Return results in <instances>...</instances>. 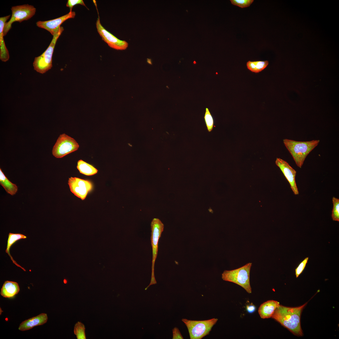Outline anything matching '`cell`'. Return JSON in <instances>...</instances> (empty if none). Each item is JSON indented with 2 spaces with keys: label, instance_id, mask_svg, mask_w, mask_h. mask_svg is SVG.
<instances>
[{
  "label": "cell",
  "instance_id": "10",
  "mask_svg": "<svg viewBox=\"0 0 339 339\" xmlns=\"http://www.w3.org/2000/svg\"><path fill=\"white\" fill-rule=\"evenodd\" d=\"M68 184L71 192L82 200L85 198L92 189V185L90 181L75 177L69 178Z\"/></svg>",
  "mask_w": 339,
  "mask_h": 339
},
{
  "label": "cell",
  "instance_id": "22",
  "mask_svg": "<svg viewBox=\"0 0 339 339\" xmlns=\"http://www.w3.org/2000/svg\"><path fill=\"white\" fill-rule=\"evenodd\" d=\"M204 118L207 130L211 132L214 126V120L209 109L207 108H206Z\"/></svg>",
  "mask_w": 339,
  "mask_h": 339
},
{
  "label": "cell",
  "instance_id": "13",
  "mask_svg": "<svg viewBox=\"0 0 339 339\" xmlns=\"http://www.w3.org/2000/svg\"><path fill=\"white\" fill-rule=\"evenodd\" d=\"M47 319L48 317L46 314L41 313L37 316L22 322L20 324L19 329L22 331L30 330L35 326L45 324L46 322Z\"/></svg>",
  "mask_w": 339,
  "mask_h": 339
},
{
  "label": "cell",
  "instance_id": "17",
  "mask_svg": "<svg viewBox=\"0 0 339 339\" xmlns=\"http://www.w3.org/2000/svg\"><path fill=\"white\" fill-rule=\"evenodd\" d=\"M27 238V237L24 235L20 234H13L9 233L7 241V248L6 250V252L7 253L10 257L13 262L17 266L22 268L24 271H25V270L18 264L13 259L10 253V250L12 245L17 241L22 239H24Z\"/></svg>",
  "mask_w": 339,
  "mask_h": 339
},
{
  "label": "cell",
  "instance_id": "28",
  "mask_svg": "<svg viewBox=\"0 0 339 339\" xmlns=\"http://www.w3.org/2000/svg\"><path fill=\"white\" fill-rule=\"evenodd\" d=\"M246 308L247 312L250 313H253L256 309L255 306L252 304L247 305Z\"/></svg>",
  "mask_w": 339,
  "mask_h": 339
},
{
  "label": "cell",
  "instance_id": "9",
  "mask_svg": "<svg viewBox=\"0 0 339 339\" xmlns=\"http://www.w3.org/2000/svg\"><path fill=\"white\" fill-rule=\"evenodd\" d=\"M96 25L98 32L102 40L110 47L120 50H125L128 47V44L127 42L118 39L103 27L99 18L97 19Z\"/></svg>",
  "mask_w": 339,
  "mask_h": 339
},
{
  "label": "cell",
  "instance_id": "23",
  "mask_svg": "<svg viewBox=\"0 0 339 339\" xmlns=\"http://www.w3.org/2000/svg\"><path fill=\"white\" fill-rule=\"evenodd\" d=\"M333 207L331 217L333 221H339V199L335 197L332 198Z\"/></svg>",
  "mask_w": 339,
  "mask_h": 339
},
{
  "label": "cell",
  "instance_id": "8",
  "mask_svg": "<svg viewBox=\"0 0 339 339\" xmlns=\"http://www.w3.org/2000/svg\"><path fill=\"white\" fill-rule=\"evenodd\" d=\"M79 145L73 138L65 133L58 137L53 146L52 153L57 158L63 157L77 150Z\"/></svg>",
  "mask_w": 339,
  "mask_h": 339
},
{
  "label": "cell",
  "instance_id": "1",
  "mask_svg": "<svg viewBox=\"0 0 339 339\" xmlns=\"http://www.w3.org/2000/svg\"><path fill=\"white\" fill-rule=\"evenodd\" d=\"M298 307H290L280 305L272 318L295 335L302 336L303 333L300 324L302 312L307 304Z\"/></svg>",
  "mask_w": 339,
  "mask_h": 339
},
{
  "label": "cell",
  "instance_id": "21",
  "mask_svg": "<svg viewBox=\"0 0 339 339\" xmlns=\"http://www.w3.org/2000/svg\"><path fill=\"white\" fill-rule=\"evenodd\" d=\"M85 328L84 325L78 322L75 325L74 332L78 339H85Z\"/></svg>",
  "mask_w": 339,
  "mask_h": 339
},
{
  "label": "cell",
  "instance_id": "7",
  "mask_svg": "<svg viewBox=\"0 0 339 339\" xmlns=\"http://www.w3.org/2000/svg\"><path fill=\"white\" fill-rule=\"evenodd\" d=\"M151 226L152 231L151 240L153 252L151 278L150 284L145 288V290H146L151 285L157 283L154 274V264L157 255L159 240L164 228L163 224L159 219L157 218L153 219Z\"/></svg>",
  "mask_w": 339,
  "mask_h": 339
},
{
  "label": "cell",
  "instance_id": "14",
  "mask_svg": "<svg viewBox=\"0 0 339 339\" xmlns=\"http://www.w3.org/2000/svg\"><path fill=\"white\" fill-rule=\"evenodd\" d=\"M279 303L274 300H269L262 304L260 306L258 312L262 319L272 317L276 309L279 306Z\"/></svg>",
  "mask_w": 339,
  "mask_h": 339
},
{
  "label": "cell",
  "instance_id": "11",
  "mask_svg": "<svg viewBox=\"0 0 339 339\" xmlns=\"http://www.w3.org/2000/svg\"><path fill=\"white\" fill-rule=\"evenodd\" d=\"M76 14L75 12L70 11L68 13L61 17L45 21H38L36 23L37 27L46 30L53 36L59 30L61 25L67 20L73 18Z\"/></svg>",
  "mask_w": 339,
  "mask_h": 339
},
{
  "label": "cell",
  "instance_id": "27",
  "mask_svg": "<svg viewBox=\"0 0 339 339\" xmlns=\"http://www.w3.org/2000/svg\"><path fill=\"white\" fill-rule=\"evenodd\" d=\"M173 339H183L179 329L177 327H175L172 330Z\"/></svg>",
  "mask_w": 339,
  "mask_h": 339
},
{
  "label": "cell",
  "instance_id": "25",
  "mask_svg": "<svg viewBox=\"0 0 339 339\" xmlns=\"http://www.w3.org/2000/svg\"><path fill=\"white\" fill-rule=\"evenodd\" d=\"M308 259L309 257L305 258L301 262L295 269V275L296 278H297L299 276L304 269Z\"/></svg>",
  "mask_w": 339,
  "mask_h": 339
},
{
  "label": "cell",
  "instance_id": "20",
  "mask_svg": "<svg viewBox=\"0 0 339 339\" xmlns=\"http://www.w3.org/2000/svg\"><path fill=\"white\" fill-rule=\"evenodd\" d=\"M269 63L267 61H248L246 64L248 69L252 72L258 73L264 69Z\"/></svg>",
  "mask_w": 339,
  "mask_h": 339
},
{
  "label": "cell",
  "instance_id": "15",
  "mask_svg": "<svg viewBox=\"0 0 339 339\" xmlns=\"http://www.w3.org/2000/svg\"><path fill=\"white\" fill-rule=\"evenodd\" d=\"M10 16L9 15L0 18V59L3 62H7L9 58V52L4 40L3 31L5 24Z\"/></svg>",
  "mask_w": 339,
  "mask_h": 339
},
{
  "label": "cell",
  "instance_id": "18",
  "mask_svg": "<svg viewBox=\"0 0 339 339\" xmlns=\"http://www.w3.org/2000/svg\"><path fill=\"white\" fill-rule=\"evenodd\" d=\"M0 184L6 192L11 195H14L17 192L18 187L17 185L8 180L1 169H0Z\"/></svg>",
  "mask_w": 339,
  "mask_h": 339
},
{
  "label": "cell",
  "instance_id": "2",
  "mask_svg": "<svg viewBox=\"0 0 339 339\" xmlns=\"http://www.w3.org/2000/svg\"><path fill=\"white\" fill-rule=\"evenodd\" d=\"M320 140L297 141L285 139L283 143L292 156L297 165L301 168L306 157L316 147Z\"/></svg>",
  "mask_w": 339,
  "mask_h": 339
},
{
  "label": "cell",
  "instance_id": "24",
  "mask_svg": "<svg viewBox=\"0 0 339 339\" xmlns=\"http://www.w3.org/2000/svg\"><path fill=\"white\" fill-rule=\"evenodd\" d=\"M232 4L241 8L249 6L254 1L253 0H230Z\"/></svg>",
  "mask_w": 339,
  "mask_h": 339
},
{
  "label": "cell",
  "instance_id": "19",
  "mask_svg": "<svg viewBox=\"0 0 339 339\" xmlns=\"http://www.w3.org/2000/svg\"><path fill=\"white\" fill-rule=\"evenodd\" d=\"M77 168L81 173L88 176L94 175L98 172L97 170L93 166L82 160L78 161Z\"/></svg>",
  "mask_w": 339,
  "mask_h": 339
},
{
  "label": "cell",
  "instance_id": "16",
  "mask_svg": "<svg viewBox=\"0 0 339 339\" xmlns=\"http://www.w3.org/2000/svg\"><path fill=\"white\" fill-rule=\"evenodd\" d=\"M19 291V288L17 282L7 281L3 285L0 294L4 298H10L18 293Z\"/></svg>",
  "mask_w": 339,
  "mask_h": 339
},
{
  "label": "cell",
  "instance_id": "5",
  "mask_svg": "<svg viewBox=\"0 0 339 339\" xmlns=\"http://www.w3.org/2000/svg\"><path fill=\"white\" fill-rule=\"evenodd\" d=\"M218 320L215 318L203 320L182 319L188 329L191 339H201L208 335Z\"/></svg>",
  "mask_w": 339,
  "mask_h": 339
},
{
  "label": "cell",
  "instance_id": "3",
  "mask_svg": "<svg viewBox=\"0 0 339 339\" xmlns=\"http://www.w3.org/2000/svg\"><path fill=\"white\" fill-rule=\"evenodd\" d=\"M251 263L236 269L225 270L222 275L223 280L234 283L244 288L249 293L252 292L250 275Z\"/></svg>",
  "mask_w": 339,
  "mask_h": 339
},
{
  "label": "cell",
  "instance_id": "12",
  "mask_svg": "<svg viewBox=\"0 0 339 339\" xmlns=\"http://www.w3.org/2000/svg\"><path fill=\"white\" fill-rule=\"evenodd\" d=\"M275 163L278 166L288 182L290 187L294 194L298 195L299 192L295 180L296 171L285 161L280 158H277Z\"/></svg>",
  "mask_w": 339,
  "mask_h": 339
},
{
  "label": "cell",
  "instance_id": "26",
  "mask_svg": "<svg viewBox=\"0 0 339 339\" xmlns=\"http://www.w3.org/2000/svg\"><path fill=\"white\" fill-rule=\"evenodd\" d=\"M77 4H81L86 7L83 0H68L66 4L67 7L69 8L70 11H72L73 7Z\"/></svg>",
  "mask_w": 339,
  "mask_h": 339
},
{
  "label": "cell",
  "instance_id": "4",
  "mask_svg": "<svg viewBox=\"0 0 339 339\" xmlns=\"http://www.w3.org/2000/svg\"><path fill=\"white\" fill-rule=\"evenodd\" d=\"M61 27L59 31L53 36L52 39L46 50L40 56L35 57L33 62L34 69L37 72L43 74L52 67V55L56 41L63 31Z\"/></svg>",
  "mask_w": 339,
  "mask_h": 339
},
{
  "label": "cell",
  "instance_id": "6",
  "mask_svg": "<svg viewBox=\"0 0 339 339\" xmlns=\"http://www.w3.org/2000/svg\"><path fill=\"white\" fill-rule=\"evenodd\" d=\"M12 16L9 20L4 25L3 34L5 36L12 28V23L15 22H21L28 20L35 14L36 8L33 6L25 4L13 6L11 8Z\"/></svg>",
  "mask_w": 339,
  "mask_h": 339
}]
</instances>
